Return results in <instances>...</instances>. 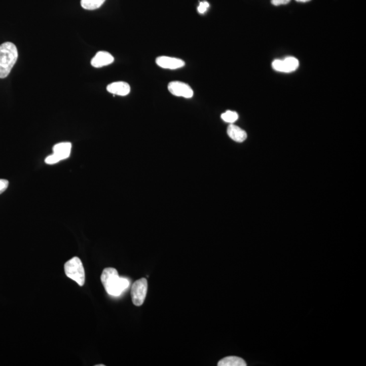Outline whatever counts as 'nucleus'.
<instances>
[{"instance_id": "1", "label": "nucleus", "mask_w": 366, "mask_h": 366, "mask_svg": "<svg viewBox=\"0 0 366 366\" xmlns=\"http://www.w3.org/2000/svg\"><path fill=\"white\" fill-rule=\"evenodd\" d=\"M100 279L106 292L114 297L122 295L130 285L129 280L119 276L118 271L112 267L104 269Z\"/></svg>"}, {"instance_id": "2", "label": "nucleus", "mask_w": 366, "mask_h": 366, "mask_svg": "<svg viewBox=\"0 0 366 366\" xmlns=\"http://www.w3.org/2000/svg\"><path fill=\"white\" fill-rule=\"evenodd\" d=\"M18 50L12 42H5L0 45V78L5 79L9 76L12 69L17 63Z\"/></svg>"}, {"instance_id": "3", "label": "nucleus", "mask_w": 366, "mask_h": 366, "mask_svg": "<svg viewBox=\"0 0 366 366\" xmlns=\"http://www.w3.org/2000/svg\"><path fill=\"white\" fill-rule=\"evenodd\" d=\"M65 273L72 280L75 281L80 286L85 283V271L81 260L78 257H74L65 263Z\"/></svg>"}, {"instance_id": "4", "label": "nucleus", "mask_w": 366, "mask_h": 366, "mask_svg": "<svg viewBox=\"0 0 366 366\" xmlns=\"http://www.w3.org/2000/svg\"><path fill=\"white\" fill-rule=\"evenodd\" d=\"M148 288V283L145 278L138 279L133 283L131 289V297L132 303L135 306H141L143 304Z\"/></svg>"}, {"instance_id": "5", "label": "nucleus", "mask_w": 366, "mask_h": 366, "mask_svg": "<svg viewBox=\"0 0 366 366\" xmlns=\"http://www.w3.org/2000/svg\"><path fill=\"white\" fill-rule=\"evenodd\" d=\"M299 60L295 57H287L283 60H275L272 63L273 69L283 73H291L298 69Z\"/></svg>"}, {"instance_id": "6", "label": "nucleus", "mask_w": 366, "mask_h": 366, "mask_svg": "<svg viewBox=\"0 0 366 366\" xmlns=\"http://www.w3.org/2000/svg\"><path fill=\"white\" fill-rule=\"evenodd\" d=\"M168 90L173 95L186 98L194 96V91L188 84L181 82H172L168 84Z\"/></svg>"}, {"instance_id": "7", "label": "nucleus", "mask_w": 366, "mask_h": 366, "mask_svg": "<svg viewBox=\"0 0 366 366\" xmlns=\"http://www.w3.org/2000/svg\"><path fill=\"white\" fill-rule=\"evenodd\" d=\"M156 63L159 67L168 69H177L186 65V63L182 60L165 56L157 58Z\"/></svg>"}, {"instance_id": "8", "label": "nucleus", "mask_w": 366, "mask_h": 366, "mask_svg": "<svg viewBox=\"0 0 366 366\" xmlns=\"http://www.w3.org/2000/svg\"><path fill=\"white\" fill-rule=\"evenodd\" d=\"M114 57L108 52L99 51L96 54L91 60L92 67L100 68L111 65L114 63Z\"/></svg>"}, {"instance_id": "9", "label": "nucleus", "mask_w": 366, "mask_h": 366, "mask_svg": "<svg viewBox=\"0 0 366 366\" xmlns=\"http://www.w3.org/2000/svg\"><path fill=\"white\" fill-rule=\"evenodd\" d=\"M106 90L113 94L124 96L130 93V86L126 82H117L108 85Z\"/></svg>"}, {"instance_id": "10", "label": "nucleus", "mask_w": 366, "mask_h": 366, "mask_svg": "<svg viewBox=\"0 0 366 366\" xmlns=\"http://www.w3.org/2000/svg\"><path fill=\"white\" fill-rule=\"evenodd\" d=\"M71 143L70 142H60L54 145L53 154L58 157L60 161L66 160L71 154Z\"/></svg>"}, {"instance_id": "11", "label": "nucleus", "mask_w": 366, "mask_h": 366, "mask_svg": "<svg viewBox=\"0 0 366 366\" xmlns=\"http://www.w3.org/2000/svg\"><path fill=\"white\" fill-rule=\"evenodd\" d=\"M227 134L231 139L237 142L245 141L247 138L246 132L238 126L233 125V124L229 125L227 128Z\"/></svg>"}, {"instance_id": "12", "label": "nucleus", "mask_w": 366, "mask_h": 366, "mask_svg": "<svg viewBox=\"0 0 366 366\" xmlns=\"http://www.w3.org/2000/svg\"><path fill=\"white\" fill-rule=\"evenodd\" d=\"M246 361L242 358L230 356L223 358L218 363V366H246Z\"/></svg>"}, {"instance_id": "13", "label": "nucleus", "mask_w": 366, "mask_h": 366, "mask_svg": "<svg viewBox=\"0 0 366 366\" xmlns=\"http://www.w3.org/2000/svg\"><path fill=\"white\" fill-rule=\"evenodd\" d=\"M106 0H81V6L84 9L94 11L99 9Z\"/></svg>"}, {"instance_id": "14", "label": "nucleus", "mask_w": 366, "mask_h": 366, "mask_svg": "<svg viewBox=\"0 0 366 366\" xmlns=\"http://www.w3.org/2000/svg\"><path fill=\"white\" fill-rule=\"evenodd\" d=\"M238 114L236 112H232V111H227L224 114L221 115V118L227 122V123L233 124L238 120Z\"/></svg>"}, {"instance_id": "15", "label": "nucleus", "mask_w": 366, "mask_h": 366, "mask_svg": "<svg viewBox=\"0 0 366 366\" xmlns=\"http://www.w3.org/2000/svg\"><path fill=\"white\" fill-rule=\"evenodd\" d=\"M59 162V159H58V157L54 154L52 155H50V156H48L47 158L45 159L46 164L49 165L57 164V163Z\"/></svg>"}, {"instance_id": "16", "label": "nucleus", "mask_w": 366, "mask_h": 366, "mask_svg": "<svg viewBox=\"0 0 366 366\" xmlns=\"http://www.w3.org/2000/svg\"><path fill=\"white\" fill-rule=\"evenodd\" d=\"M209 7H210V5H209L208 3H207V2H201L198 8V13L200 14L206 13Z\"/></svg>"}, {"instance_id": "17", "label": "nucleus", "mask_w": 366, "mask_h": 366, "mask_svg": "<svg viewBox=\"0 0 366 366\" xmlns=\"http://www.w3.org/2000/svg\"><path fill=\"white\" fill-rule=\"evenodd\" d=\"M9 186V180H6V179H0V194L5 192Z\"/></svg>"}, {"instance_id": "18", "label": "nucleus", "mask_w": 366, "mask_h": 366, "mask_svg": "<svg viewBox=\"0 0 366 366\" xmlns=\"http://www.w3.org/2000/svg\"><path fill=\"white\" fill-rule=\"evenodd\" d=\"M291 0H271V3L274 6L285 5L288 4Z\"/></svg>"}, {"instance_id": "19", "label": "nucleus", "mask_w": 366, "mask_h": 366, "mask_svg": "<svg viewBox=\"0 0 366 366\" xmlns=\"http://www.w3.org/2000/svg\"><path fill=\"white\" fill-rule=\"evenodd\" d=\"M297 2H299V3H307V2L311 1V0H296Z\"/></svg>"}, {"instance_id": "20", "label": "nucleus", "mask_w": 366, "mask_h": 366, "mask_svg": "<svg viewBox=\"0 0 366 366\" xmlns=\"http://www.w3.org/2000/svg\"><path fill=\"white\" fill-rule=\"evenodd\" d=\"M104 365H102V364H100V365H96V366H104Z\"/></svg>"}]
</instances>
